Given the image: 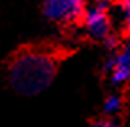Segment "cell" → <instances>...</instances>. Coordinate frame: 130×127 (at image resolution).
<instances>
[{
    "instance_id": "277c9868",
    "label": "cell",
    "mask_w": 130,
    "mask_h": 127,
    "mask_svg": "<svg viewBox=\"0 0 130 127\" xmlns=\"http://www.w3.org/2000/svg\"><path fill=\"white\" fill-rule=\"evenodd\" d=\"M101 70L107 77L111 85L122 87L130 81V57L122 49H119L117 52H112L107 55Z\"/></svg>"
},
{
    "instance_id": "52a82bcc",
    "label": "cell",
    "mask_w": 130,
    "mask_h": 127,
    "mask_svg": "<svg viewBox=\"0 0 130 127\" xmlns=\"http://www.w3.org/2000/svg\"><path fill=\"white\" fill-rule=\"evenodd\" d=\"M120 49H122V51H124L125 54H127V55L130 57V36H128V39L125 41L124 44H122V47H120Z\"/></svg>"
},
{
    "instance_id": "ba28073f",
    "label": "cell",
    "mask_w": 130,
    "mask_h": 127,
    "mask_svg": "<svg viewBox=\"0 0 130 127\" xmlns=\"http://www.w3.org/2000/svg\"><path fill=\"white\" fill-rule=\"evenodd\" d=\"M125 23H127V30H128V33H130V15L125 16Z\"/></svg>"
},
{
    "instance_id": "7a4b0ae2",
    "label": "cell",
    "mask_w": 130,
    "mask_h": 127,
    "mask_svg": "<svg viewBox=\"0 0 130 127\" xmlns=\"http://www.w3.org/2000/svg\"><path fill=\"white\" fill-rule=\"evenodd\" d=\"M109 10H111V0H94L91 5H86L81 26L88 38L103 43L111 33H114Z\"/></svg>"
},
{
    "instance_id": "8992f818",
    "label": "cell",
    "mask_w": 130,
    "mask_h": 127,
    "mask_svg": "<svg viewBox=\"0 0 130 127\" xmlns=\"http://www.w3.org/2000/svg\"><path fill=\"white\" fill-rule=\"evenodd\" d=\"M88 127H120V125H119V122L114 119V117L101 116V117H96V119L89 121Z\"/></svg>"
},
{
    "instance_id": "3957f363",
    "label": "cell",
    "mask_w": 130,
    "mask_h": 127,
    "mask_svg": "<svg viewBox=\"0 0 130 127\" xmlns=\"http://www.w3.org/2000/svg\"><path fill=\"white\" fill-rule=\"evenodd\" d=\"M41 11L44 18L52 23L73 26L81 23L86 11V3L85 0H42Z\"/></svg>"
},
{
    "instance_id": "5b68a950",
    "label": "cell",
    "mask_w": 130,
    "mask_h": 127,
    "mask_svg": "<svg viewBox=\"0 0 130 127\" xmlns=\"http://www.w3.org/2000/svg\"><path fill=\"white\" fill-rule=\"evenodd\" d=\"M122 109H124V96L120 93L114 91V93H109L104 98L101 111H103L104 117H116Z\"/></svg>"
},
{
    "instance_id": "6da1fadb",
    "label": "cell",
    "mask_w": 130,
    "mask_h": 127,
    "mask_svg": "<svg viewBox=\"0 0 130 127\" xmlns=\"http://www.w3.org/2000/svg\"><path fill=\"white\" fill-rule=\"evenodd\" d=\"M59 70V57L42 46L21 47L7 64V81L15 93L36 96L52 85Z\"/></svg>"
}]
</instances>
